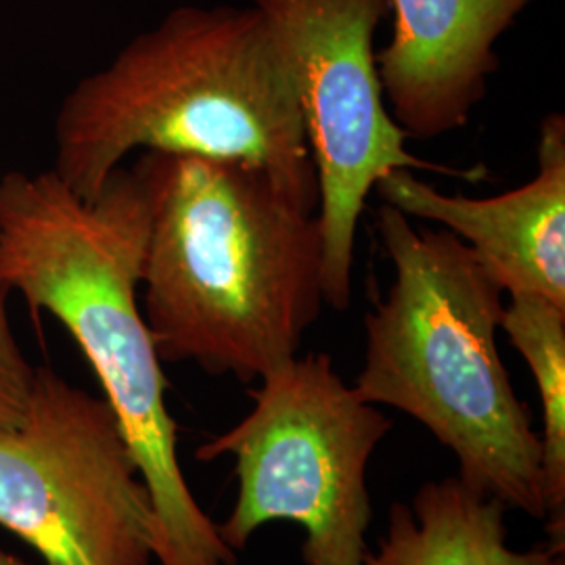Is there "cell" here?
Returning <instances> with one entry per match:
<instances>
[{
    "mask_svg": "<svg viewBox=\"0 0 565 565\" xmlns=\"http://www.w3.org/2000/svg\"><path fill=\"white\" fill-rule=\"evenodd\" d=\"M142 317L162 363L249 385L298 356L324 306L323 237L266 170L145 151Z\"/></svg>",
    "mask_w": 565,
    "mask_h": 565,
    "instance_id": "6da1fadb",
    "label": "cell"
},
{
    "mask_svg": "<svg viewBox=\"0 0 565 565\" xmlns=\"http://www.w3.org/2000/svg\"><path fill=\"white\" fill-rule=\"evenodd\" d=\"M149 202L118 168L86 202L49 172L0 179V281L81 345L120 422L156 511V564L239 565L195 501L179 461L162 359L139 308Z\"/></svg>",
    "mask_w": 565,
    "mask_h": 565,
    "instance_id": "7a4b0ae2",
    "label": "cell"
},
{
    "mask_svg": "<svg viewBox=\"0 0 565 565\" xmlns=\"http://www.w3.org/2000/svg\"><path fill=\"white\" fill-rule=\"evenodd\" d=\"M135 151L252 163L319 207L294 81L254 4L177 7L63 97L53 172L82 200Z\"/></svg>",
    "mask_w": 565,
    "mask_h": 565,
    "instance_id": "3957f363",
    "label": "cell"
},
{
    "mask_svg": "<svg viewBox=\"0 0 565 565\" xmlns=\"http://www.w3.org/2000/svg\"><path fill=\"white\" fill-rule=\"evenodd\" d=\"M377 228L394 282L364 317V403L392 406L448 448L473 492L545 522L543 440L497 348L505 291L446 228L384 203Z\"/></svg>",
    "mask_w": 565,
    "mask_h": 565,
    "instance_id": "277c9868",
    "label": "cell"
},
{
    "mask_svg": "<svg viewBox=\"0 0 565 565\" xmlns=\"http://www.w3.org/2000/svg\"><path fill=\"white\" fill-rule=\"evenodd\" d=\"M258 384L247 417L195 450L203 463L235 459L237 499L218 536L239 553L264 524L294 522L306 532L303 565H363L373 518L366 467L394 422L321 352Z\"/></svg>",
    "mask_w": 565,
    "mask_h": 565,
    "instance_id": "5b68a950",
    "label": "cell"
},
{
    "mask_svg": "<svg viewBox=\"0 0 565 565\" xmlns=\"http://www.w3.org/2000/svg\"><path fill=\"white\" fill-rule=\"evenodd\" d=\"M0 527L44 565L156 564V511L116 413L46 366L23 422L0 429Z\"/></svg>",
    "mask_w": 565,
    "mask_h": 565,
    "instance_id": "8992f818",
    "label": "cell"
},
{
    "mask_svg": "<svg viewBox=\"0 0 565 565\" xmlns=\"http://www.w3.org/2000/svg\"><path fill=\"white\" fill-rule=\"evenodd\" d=\"M291 74L319 182L323 296L352 302L356 231L366 198L392 170L450 172L408 151L377 70L375 32L387 0H252Z\"/></svg>",
    "mask_w": 565,
    "mask_h": 565,
    "instance_id": "52a82bcc",
    "label": "cell"
},
{
    "mask_svg": "<svg viewBox=\"0 0 565 565\" xmlns=\"http://www.w3.org/2000/svg\"><path fill=\"white\" fill-rule=\"evenodd\" d=\"M408 218L438 224L471 247L507 296L536 294L565 306V118L541 121L536 174L494 198L448 195L413 170H392L373 189Z\"/></svg>",
    "mask_w": 565,
    "mask_h": 565,
    "instance_id": "ba28073f",
    "label": "cell"
},
{
    "mask_svg": "<svg viewBox=\"0 0 565 565\" xmlns=\"http://www.w3.org/2000/svg\"><path fill=\"white\" fill-rule=\"evenodd\" d=\"M392 39L377 70L392 120L408 139L465 128L499 72L497 42L534 0H387Z\"/></svg>",
    "mask_w": 565,
    "mask_h": 565,
    "instance_id": "9c48e42d",
    "label": "cell"
},
{
    "mask_svg": "<svg viewBox=\"0 0 565 565\" xmlns=\"http://www.w3.org/2000/svg\"><path fill=\"white\" fill-rule=\"evenodd\" d=\"M507 507L459 478L425 482L413 507L394 503L385 536L363 565H565L551 545L511 548Z\"/></svg>",
    "mask_w": 565,
    "mask_h": 565,
    "instance_id": "30bf717a",
    "label": "cell"
},
{
    "mask_svg": "<svg viewBox=\"0 0 565 565\" xmlns=\"http://www.w3.org/2000/svg\"><path fill=\"white\" fill-rule=\"evenodd\" d=\"M501 327L524 356L543 403V492L548 545L565 553V306L507 296Z\"/></svg>",
    "mask_w": 565,
    "mask_h": 565,
    "instance_id": "8fae6325",
    "label": "cell"
},
{
    "mask_svg": "<svg viewBox=\"0 0 565 565\" xmlns=\"http://www.w3.org/2000/svg\"><path fill=\"white\" fill-rule=\"evenodd\" d=\"M7 294L9 289L0 281V429H11L23 422L36 375L9 323Z\"/></svg>",
    "mask_w": 565,
    "mask_h": 565,
    "instance_id": "7c38bea8",
    "label": "cell"
},
{
    "mask_svg": "<svg viewBox=\"0 0 565 565\" xmlns=\"http://www.w3.org/2000/svg\"><path fill=\"white\" fill-rule=\"evenodd\" d=\"M0 565H25L21 562L20 557L7 553L2 546H0Z\"/></svg>",
    "mask_w": 565,
    "mask_h": 565,
    "instance_id": "4fadbf2b",
    "label": "cell"
}]
</instances>
